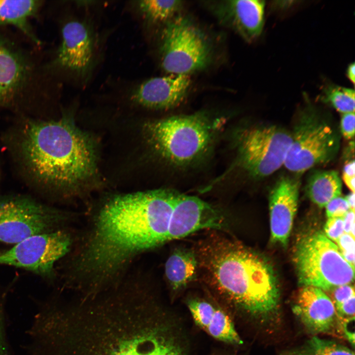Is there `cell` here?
Masks as SVG:
<instances>
[{
    "label": "cell",
    "mask_w": 355,
    "mask_h": 355,
    "mask_svg": "<svg viewBox=\"0 0 355 355\" xmlns=\"http://www.w3.org/2000/svg\"><path fill=\"white\" fill-rule=\"evenodd\" d=\"M355 193L352 192L345 198L350 207V210L354 211H355Z\"/></svg>",
    "instance_id": "obj_35"
},
{
    "label": "cell",
    "mask_w": 355,
    "mask_h": 355,
    "mask_svg": "<svg viewBox=\"0 0 355 355\" xmlns=\"http://www.w3.org/2000/svg\"><path fill=\"white\" fill-rule=\"evenodd\" d=\"M343 179L345 183L351 190V192L355 193V177H349L343 175Z\"/></svg>",
    "instance_id": "obj_33"
},
{
    "label": "cell",
    "mask_w": 355,
    "mask_h": 355,
    "mask_svg": "<svg viewBox=\"0 0 355 355\" xmlns=\"http://www.w3.org/2000/svg\"><path fill=\"white\" fill-rule=\"evenodd\" d=\"M32 69L24 55L0 37V106L12 104L27 87Z\"/></svg>",
    "instance_id": "obj_17"
},
{
    "label": "cell",
    "mask_w": 355,
    "mask_h": 355,
    "mask_svg": "<svg viewBox=\"0 0 355 355\" xmlns=\"http://www.w3.org/2000/svg\"><path fill=\"white\" fill-rule=\"evenodd\" d=\"M17 137L20 161L43 189L71 187L94 172L95 154L91 141L66 119H28Z\"/></svg>",
    "instance_id": "obj_2"
},
{
    "label": "cell",
    "mask_w": 355,
    "mask_h": 355,
    "mask_svg": "<svg viewBox=\"0 0 355 355\" xmlns=\"http://www.w3.org/2000/svg\"><path fill=\"white\" fill-rule=\"evenodd\" d=\"M73 238L67 228L29 237L11 248L0 250V265L25 269L53 282L55 264L71 250Z\"/></svg>",
    "instance_id": "obj_9"
},
{
    "label": "cell",
    "mask_w": 355,
    "mask_h": 355,
    "mask_svg": "<svg viewBox=\"0 0 355 355\" xmlns=\"http://www.w3.org/2000/svg\"><path fill=\"white\" fill-rule=\"evenodd\" d=\"M296 126L284 165L289 171L301 173L334 157L339 140L335 131L308 104Z\"/></svg>",
    "instance_id": "obj_8"
},
{
    "label": "cell",
    "mask_w": 355,
    "mask_h": 355,
    "mask_svg": "<svg viewBox=\"0 0 355 355\" xmlns=\"http://www.w3.org/2000/svg\"><path fill=\"white\" fill-rule=\"evenodd\" d=\"M191 85L189 75L174 74L155 77L139 85L132 94L136 102L156 109H170L185 98Z\"/></svg>",
    "instance_id": "obj_14"
},
{
    "label": "cell",
    "mask_w": 355,
    "mask_h": 355,
    "mask_svg": "<svg viewBox=\"0 0 355 355\" xmlns=\"http://www.w3.org/2000/svg\"><path fill=\"white\" fill-rule=\"evenodd\" d=\"M226 225L222 213L193 196L178 193L172 211L167 241L181 239L203 229H221Z\"/></svg>",
    "instance_id": "obj_11"
},
{
    "label": "cell",
    "mask_w": 355,
    "mask_h": 355,
    "mask_svg": "<svg viewBox=\"0 0 355 355\" xmlns=\"http://www.w3.org/2000/svg\"><path fill=\"white\" fill-rule=\"evenodd\" d=\"M329 291H331L330 298L335 307L355 296L354 287L350 284L338 286Z\"/></svg>",
    "instance_id": "obj_29"
},
{
    "label": "cell",
    "mask_w": 355,
    "mask_h": 355,
    "mask_svg": "<svg viewBox=\"0 0 355 355\" xmlns=\"http://www.w3.org/2000/svg\"><path fill=\"white\" fill-rule=\"evenodd\" d=\"M325 207L326 213L328 218L343 217L350 210V207L345 198L340 196L330 201Z\"/></svg>",
    "instance_id": "obj_27"
},
{
    "label": "cell",
    "mask_w": 355,
    "mask_h": 355,
    "mask_svg": "<svg viewBox=\"0 0 355 355\" xmlns=\"http://www.w3.org/2000/svg\"><path fill=\"white\" fill-rule=\"evenodd\" d=\"M347 75L348 79L353 83L355 82V65L354 63L350 64L347 69Z\"/></svg>",
    "instance_id": "obj_34"
},
{
    "label": "cell",
    "mask_w": 355,
    "mask_h": 355,
    "mask_svg": "<svg viewBox=\"0 0 355 355\" xmlns=\"http://www.w3.org/2000/svg\"><path fill=\"white\" fill-rule=\"evenodd\" d=\"M337 317L342 326L355 320V296L335 307Z\"/></svg>",
    "instance_id": "obj_26"
},
{
    "label": "cell",
    "mask_w": 355,
    "mask_h": 355,
    "mask_svg": "<svg viewBox=\"0 0 355 355\" xmlns=\"http://www.w3.org/2000/svg\"><path fill=\"white\" fill-rule=\"evenodd\" d=\"M294 261L299 284L330 291L349 284L354 268L343 257L338 246L320 232L302 238L298 243Z\"/></svg>",
    "instance_id": "obj_5"
},
{
    "label": "cell",
    "mask_w": 355,
    "mask_h": 355,
    "mask_svg": "<svg viewBox=\"0 0 355 355\" xmlns=\"http://www.w3.org/2000/svg\"><path fill=\"white\" fill-rule=\"evenodd\" d=\"M200 254L219 293L250 317L266 321L278 313L280 291L275 270L263 256L232 241L208 243Z\"/></svg>",
    "instance_id": "obj_3"
},
{
    "label": "cell",
    "mask_w": 355,
    "mask_h": 355,
    "mask_svg": "<svg viewBox=\"0 0 355 355\" xmlns=\"http://www.w3.org/2000/svg\"><path fill=\"white\" fill-rule=\"evenodd\" d=\"M355 99L354 89L332 84L324 86L321 95L323 102L343 114L355 112Z\"/></svg>",
    "instance_id": "obj_23"
},
{
    "label": "cell",
    "mask_w": 355,
    "mask_h": 355,
    "mask_svg": "<svg viewBox=\"0 0 355 355\" xmlns=\"http://www.w3.org/2000/svg\"><path fill=\"white\" fill-rule=\"evenodd\" d=\"M182 1L145 0L139 2V7L143 15L153 22H160L172 18L181 8Z\"/></svg>",
    "instance_id": "obj_24"
},
{
    "label": "cell",
    "mask_w": 355,
    "mask_h": 355,
    "mask_svg": "<svg viewBox=\"0 0 355 355\" xmlns=\"http://www.w3.org/2000/svg\"><path fill=\"white\" fill-rule=\"evenodd\" d=\"M306 191L314 203L320 208L325 207L341 194L342 182L338 173L326 171L314 174L308 181Z\"/></svg>",
    "instance_id": "obj_21"
},
{
    "label": "cell",
    "mask_w": 355,
    "mask_h": 355,
    "mask_svg": "<svg viewBox=\"0 0 355 355\" xmlns=\"http://www.w3.org/2000/svg\"><path fill=\"white\" fill-rule=\"evenodd\" d=\"M324 230L325 236L330 240L337 242L344 233L343 217H329L327 220Z\"/></svg>",
    "instance_id": "obj_28"
},
{
    "label": "cell",
    "mask_w": 355,
    "mask_h": 355,
    "mask_svg": "<svg viewBox=\"0 0 355 355\" xmlns=\"http://www.w3.org/2000/svg\"><path fill=\"white\" fill-rule=\"evenodd\" d=\"M299 183L289 178H281L269 196L271 241L285 247L297 210Z\"/></svg>",
    "instance_id": "obj_13"
},
{
    "label": "cell",
    "mask_w": 355,
    "mask_h": 355,
    "mask_svg": "<svg viewBox=\"0 0 355 355\" xmlns=\"http://www.w3.org/2000/svg\"><path fill=\"white\" fill-rule=\"evenodd\" d=\"M293 311L306 329L312 334L343 333L333 303L320 288L302 286L297 294Z\"/></svg>",
    "instance_id": "obj_12"
},
{
    "label": "cell",
    "mask_w": 355,
    "mask_h": 355,
    "mask_svg": "<svg viewBox=\"0 0 355 355\" xmlns=\"http://www.w3.org/2000/svg\"><path fill=\"white\" fill-rule=\"evenodd\" d=\"M355 112L344 113L341 120V131L343 137L350 140L355 135Z\"/></svg>",
    "instance_id": "obj_30"
},
{
    "label": "cell",
    "mask_w": 355,
    "mask_h": 355,
    "mask_svg": "<svg viewBox=\"0 0 355 355\" xmlns=\"http://www.w3.org/2000/svg\"><path fill=\"white\" fill-rule=\"evenodd\" d=\"M336 243L343 257L351 266L355 267V238L345 233Z\"/></svg>",
    "instance_id": "obj_25"
},
{
    "label": "cell",
    "mask_w": 355,
    "mask_h": 355,
    "mask_svg": "<svg viewBox=\"0 0 355 355\" xmlns=\"http://www.w3.org/2000/svg\"><path fill=\"white\" fill-rule=\"evenodd\" d=\"M345 233L355 237V211L349 210L343 217Z\"/></svg>",
    "instance_id": "obj_31"
},
{
    "label": "cell",
    "mask_w": 355,
    "mask_h": 355,
    "mask_svg": "<svg viewBox=\"0 0 355 355\" xmlns=\"http://www.w3.org/2000/svg\"><path fill=\"white\" fill-rule=\"evenodd\" d=\"M187 305L196 324L210 335L227 343H243L232 320L223 310L198 299L189 300Z\"/></svg>",
    "instance_id": "obj_18"
},
{
    "label": "cell",
    "mask_w": 355,
    "mask_h": 355,
    "mask_svg": "<svg viewBox=\"0 0 355 355\" xmlns=\"http://www.w3.org/2000/svg\"><path fill=\"white\" fill-rule=\"evenodd\" d=\"M62 37L56 64L79 75L86 74L91 67L93 52L88 29L80 22L71 21L63 26Z\"/></svg>",
    "instance_id": "obj_15"
},
{
    "label": "cell",
    "mask_w": 355,
    "mask_h": 355,
    "mask_svg": "<svg viewBox=\"0 0 355 355\" xmlns=\"http://www.w3.org/2000/svg\"><path fill=\"white\" fill-rule=\"evenodd\" d=\"M221 122L203 113L176 115L148 123L146 132L150 144L165 160L182 167L205 157Z\"/></svg>",
    "instance_id": "obj_4"
},
{
    "label": "cell",
    "mask_w": 355,
    "mask_h": 355,
    "mask_svg": "<svg viewBox=\"0 0 355 355\" xmlns=\"http://www.w3.org/2000/svg\"><path fill=\"white\" fill-rule=\"evenodd\" d=\"M38 0H0V25H11L18 28L37 44L39 41L33 34L28 20L36 12Z\"/></svg>",
    "instance_id": "obj_20"
},
{
    "label": "cell",
    "mask_w": 355,
    "mask_h": 355,
    "mask_svg": "<svg viewBox=\"0 0 355 355\" xmlns=\"http://www.w3.org/2000/svg\"><path fill=\"white\" fill-rule=\"evenodd\" d=\"M264 7L261 0H226L216 4L214 12L221 23L250 42L262 31Z\"/></svg>",
    "instance_id": "obj_16"
},
{
    "label": "cell",
    "mask_w": 355,
    "mask_h": 355,
    "mask_svg": "<svg viewBox=\"0 0 355 355\" xmlns=\"http://www.w3.org/2000/svg\"><path fill=\"white\" fill-rule=\"evenodd\" d=\"M355 166L354 160H351L347 163L343 168V175L349 177H355Z\"/></svg>",
    "instance_id": "obj_32"
},
{
    "label": "cell",
    "mask_w": 355,
    "mask_h": 355,
    "mask_svg": "<svg viewBox=\"0 0 355 355\" xmlns=\"http://www.w3.org/2000/svg\"><path fill=\"white\" fill-rule=\"evenodd\" d=\"M150 300L129 275L93 296L59 301L42 320L38 355H185Z\"/></svg>",
    "instance_id": "obj_1"
},
{
    "label": "cell",
    "mask_w": 355,
    "mask_h": 355,
    "mask_svg": "<svg viewBox=\"0 0 355 355\" xmlns=\"http://www.w3.org/2000/svg\"><path fill=\"white\" fill-rule=\"evenodd\" d=\"M198 262L197 255L192 250L180 248L174 250L165 266L166 277L174 290L185 287L194 279Z\"/></svg>",
    "instance_id": "obj_19"
},
{
    "label": "cell",
    "mask_w": 355,
    "mask_h": 355,
    "mask_svg": "<svg viewBox=\"0 0 355 355\" xmlns=\"http://www.w3.org/2000/svg\"><path fill=\"white\" fill-rule=\"evenodd\" d=\"M160 47L162 68L170 74L189 75L205 68L211 60V49L205 36L182 17L167 23Z\"/></svg>",
    "instance_id": "obj_10"
},
{
    "label": "cell",
    "mask_w": 355,
    "mask_h": 355,
    "mask_svg": "<svg viewBox=\"0 0 355 355\" xmlns=\"http://www.w3.org/2000/svg\"><path fill=\"white\" fill-rule=\"evenodd\" d=\"M280 355H355L348 347L336 341L314 336L296 347L282 352Z\"/></svg>",
    "instance_id": "obj_22"
},
{
    "label": "cell",
    "mask_w": 355,
    "mask_h": 355,
    "mask_svg": "<svg viewBox=\"0 0 355 355\" xmlns=\"http://www.w3.org/2000/svg\"><path fill=\"white\" fill-rule=\"evenodd\" d=\"M291 141V134L278 126L242 128L235 139L239 165L253 178L268 176L284 164Z\"/></svg>",
    "instance_id": "obj_7"
},
{
    "label": "cell",
    "mask_w": 355,
    "mask_h": 355,
    "mask_svg": "<svg viewBox=\"0 0 355 355\" xmlns=\"http://www.w3.org/2000/svg\"><path fill=\"white\" fill-rule=\"evenodd\" d=\"M68 213L24 195L0 196V243L15 244L65 228Z\"/></svg>",
    "instance_id": "obj_6"
}]
</instances>
